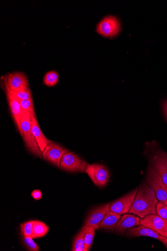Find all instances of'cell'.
Instances as JSON below:
<instances>
[{
  "mask_svg": "<svg viewBox=\"0 0 167 251\" xmlns=\"http://www.w3.org/2000/svg\"><path fill=\"white\" fill-rule=\"evenodd\" d=\"M163 107L165 115L167 120V100L164 102Z\"/></svg>",
  "mask_w": 167,
  "mask_h": 251,
  "instance_id": "83f0119b",
  "label": "cell"
},
{
  "mask_svg": "<svg viewBox=\"0 0 167 251\" xmlns=\"http://www.w3.org/2000/svg\"><path fill=\"white\" fill-rule=\"evenodd\" d=\"M69 151L53 142L48 145L42 152V157L56 167L60 168L63 155Z\"/></svg>",
  "mask_w": 167,
  "mask_h": 251,
  "instance_id": "8fae6325",
  "label": "cell"
},
{
  "mask_svg": "<svg viewBox=\"0 0 167 251\" xmlns=\"http://www.w3.org/2000/svg\"><path fill=\"white\" fill-rule=\"evenodd\" d=\"M121 26L120 22L115 16H107L103 18L97 25L96 31L107 38H113L120 32Z\"/></svg>",
  "mask_w": 167,
  "mask_h": 251,
  "instance_id": "5b68a950",
  "label": "cell"
},
{
  "mask_svg": "<svg viewBox=\"0 0 167 251\" xmlns=\"http://www.w3.org/2000/svg\"><path fill=\"white\" fill-rule=\"evenodd\" d=\"M21 126L23 140L27 149L35 155L42 158V152L32 132L30 114L27 111L24 110L21 120Z\"/></svg>",
  "mask_w": 167,
  "mask_h": 251,
  "instance_id": "7a4b0ae2",
  "label": "cell"
},
{
  "mask_svg": "<svg viewBox=\"0 0 167 251\" xmlns=\"http://www.w3.org/2000/svg\"><path fill=\"white\" fill-rule=\"evenodd\" d=\"M20 101L23 110L27 111L30 113V115L36 116L32 98L28 100H21Z\"/></svg>",
  "mask_w": 167,
  "mask_h": 251,
  "instance_id": "cb8c5ba5",
  "label": "cell"
},
{
  "mask_svg": "<svg viewBox=\"0 0 167 251\" xmlns=\"http://www.w3.org/2000/svg\"><path fill=\"white\" fill-rule=\"evenodd\" d=\"M126 235L130 237L146 236L154 238L162 242L167 249V238L160 235L150 228L145 226L139 225L137 227H133L128 231Z\"/></svg>",
  "mask_w": 167,
  "mask_h": 251,
  "instance_id": "5bb4252c",
  "label": "cell"
},
{
  "mask_svg": "<svg viewBox=\"0 0 167 251\" xmlns=\"http://www.w3.org/2000/svg\"><path fill=\"white\" fill-rule=\"evenodd\" d=\"M147 183L155 192L158 201L167 206V186L161 176L149 166L146 176Z\"/></svg>",
  "mask_w": 167,
  "mask_h": 251,
  "instance_id": "3957f363",
  "label": "cell"
},
{
  "mask_svg": "<svg viewBox=\"0 0 167 251\" xmlns=\"http://www.w3.org/2000/svg\"><path fill=\"white\" fill-rule=\"evenodd\" d=\"M48 231V226L43 222L35 221L32 228L33 239L43 237L45 236Z\"/></svg>",
  "mask_w": 167,
  "mask_h": 251,
  "instance_id": "d6986e66",
  "label": "cell"
},
{
  "mask_svg": "<svg viewBox=\"0 0 167 251\" xmlns=\"http://www.w3.org/2000/svg\"><path fill=\"white\" fill-rule=\"evenodd\" d=\"M140 225L153 230L167 238V219L157 214H150L140 220Z\"/></svg>",
  "mask_w": 167,
  "mask_h": 251,
  "instance_id": "ba28073f",
  "label": "cell"
},
{
  "mask_svg": "<svg viewBox=\"0 0 167 251\" xmlns=\"http://www.w3.org/2000/svg\"><path fill=\"white\" fill-rule=\"evenodd\" d=\"M157 213L161 217L167 219V206L163 203L158 202L156 207Z\"/></svg>",
  "mask_w": 167,
  "mask_h": 251,
  "instance_id": "484cf974",
  "label": "cell"
},
{
  "mask_svg": "<svg viewBox=\"0 0 167 251\" xmlns=\"http://www.w3.org/2000/svg\"><path fill=\"white\" fill-rule=\"evenodd\" d=\"M84 232V249L83 251H89L93 244L95 235V229L92 226L84 225L83 226Z\"/></svg>",
  "mask_w": 167,
  "mask_h": 251,
  "instance_id": "ac0fdd59",
  "label": "cell"
},
{
  "mask_svg": "<svg viewBox=\"0 0 167 251\" xmlns=\"http://www.w3.org/2000/svg\"><path fill=\"white\" fill-rule=\"evenodd\" d=\"M22 240L25 246L28 251H38L40 248L38 245L34 242L33 238L22 235Z\"/></svg>",
  "mask_w": 167,
  "mask_h": 251,
  "instance_id": "603a6c76",
  "label": "cell"
},
{
  "mask_svg": "<svg viewBox=\"0 0 167 251\" xmlns=\"http://www.w3.org/2000/svg\"><path fill=\"white\" fill-rule=\"evenodd\" d=\"M35 221H30L21 225V229L22 235L33 238L32 228Z\"/></svg>",
  "mask_w": 167,
  "mask_h": 251,
  "instance_id": "7402d4cb",
  "label": "cell"
},
{
  "mask_svg": "<svg viewBox=\"0 0 167 251\" xmlns=\"http://www.w3.org/2000/svg\"><path fill=\"white\" fill-rule=\"evenodd\" d=\"M138 189L110 203V210L119 215L126 214L129 212L134 203Z\"/></svg>",
  "mask_w": 167,
  "mask_h": 251,
  "instance_id": "52a82bcc",
  "label": "cell"
},
{
  "mask_svg": "<svg viewBox=\"0 0 167 251\" xmlns=\"http://www.w3.org/2000/svg\"><path fill=\"white\" fill-rule=\"evenodd\" d=\"M140 220L138 216L125 214L119 220L115 226V233L124 235L125 232L132 228L140 225Z\"/></svg>",
  "mask_w": 167,
  "mask_h": 251,
  "instance_id": "9a60e30c",
  "label": "cell"
},
{
  "mask_svg": "<svg viewBox=\"0 0 167 251\" xmlns=\"http://www.w3.org/2000/svg\"><path fill=\"white\" fill-rule=\"evenodd\" d=\"M120 218V215L110 211L101 223L100 227L113 232L115 230L117 223Z\"/></svg>",
  "mask_w": 167,
  "mask_h": 251,
  "instance_id": "e0dca14e",
  "label": "cell"
},
{
  "mask_svg": "<svg viewBox=\"0 0 167 251\" xmlns=\"http://www.w3.org/2000/svg\"><path fill=\"white\" fill-rule=\"evenodd\" d=\"M59 79V75L55 71H50L47 73L43 78L44 84L49 87H53L57 85Z\"/></svg>",
  "mask_w": 167,
  "mask_h": 251,
  "instance_id": "ffe728a7",
  "label": "cell"
},
{
  "mask_svg": "<svg viewBox=\"0 0 167 251\" xmlns=\"http://www.w3.org/2000/svg\"><path fill=\"white\" fill-rule=\"evenodd\" d=\"M150 163L153 169L161 176L167 186V156L162 150L156 151L150 158Z\"/></svg>",
  "mask_w": 167,
  "mask_h": 251,
  "instance_id": "30bf717a",
  "label": "cell"
},
{
  "mask_svg": "<svg viewBox=\"0 0 167 251\" xmlns=\"http://www.w3.org/2000/svg\"><path fill=\"white\" fill-rule=\"evenodd\" d=\"M6 95L9 103L12 116L17 126L20 134L23 136V131L21 126V120L23 115V110L20 101L17 97L14 91L10 90L5 85Z\"/></svg>",
  "mask_w": 167,
  "mask_h": 251,
  "instance_id": "9c48e42d",
  "label": "cell"
},
{
  "mask_svg": "<svg viewBox=\"0 0 167 251\" xmlns=\"http://www.w3.org/2000/svg\"><path fill=\"white\" fill-rule=\"evenodd\" d=\"M84 232L83 228H82L81 231L75 238L73 243L72 251H83L84 249Z\"/></svg>",
  "mask_w": 167,
  "mask_h": 251,
  "instance_id": "44dd1931",
  "label": "cell"
},
{
  "mask_svg": "<svg viewBox=\"0 0 167 251\" xmlns=\"http://www.w3.org/2000/svg\"><path fill=\"white\" fill-rule=\"evenodd\" d=\"M15 93L20 100H28L32 98L31 91L29 87L15 91Z\"/></svg>",
  "mask_w": 167,
  "mask_h": 251,
  "instance_id": "d4e9b609",
  "label": "cell"
},
{
  "mask_svg": "<svg viewBox=\"0 0 167 251\" xmlns=\"http://www.w3.org/2000/svg\"><path fill=\"white\" fill-rule=\"evenodd\" d=\"M5 85L15 92L29 87L26 75L20 72L7 75L5 78Z\"/></svg>",
  "mask_w": 167,
  "mask_h": 251,
  "instance_id": "4fadbf2b",
  "label": "cell"
},
{
  "mask_svg": "<svg viewBox=\"0 0 167 251\" xmlns=\"http://www.w3.org/2000/svg\"><path fill=\"white\" fill-rule=\"evenodd\" d=\"M88 163L72 152L64 154L61 159L60 168L69 172L85 173Z\"/></svg>",
  "mask_w": 167,
  "mask_h": 251,
  "instance_id": "277c9868",
  "label": "cell"
},
{
  "mask_svg": "<svg viewBox=\"0 0 167 251\" xmlns=\"http://www.w3.org/2000/svg\"><path fill=\"white\" fill-rule=\"evenodd\" d=\"M158 200L155 192L146 182H143L138 190L133 206L129 211L140 218L150 214H157Z\"/></svg>",
  "mask_w": 167,
  "mask_h": 251,
  "instance_id": "6da1fadb",
  "label": "cell"
},
{
  "mask_svg": "<svg viewBox=\"0 0 167 251\" xmlns=\"http://www.w3.org/2000/svg\"><path fill=\"white\" fill-rule=\"evenodd\" d=\"M85 173L93 183L100 187H105L108 183L110 175L107 168L100 164H88Z\"/></svg>",
  "mask_w": 167,
  "mask_h": 251,
  "instance_id": "8992f818",
  "label": "cell"
},
{
  "mask_svg": "<svg viewBox=\"0 0 167 251\" xmlns=\"http://www.w3.org/2000/svg\"><path fill=\"white\" fill-rule=\"evenodd\" d=\"M32 197L36 200H39L41 199L42 194L39 190H34L31 194Z\"/></svg>",
  "mask_w": 167,
  "mask_h": 251,
  "instance_id": "4316f807",
  "label": "cell"
},
{
  "mask_svg": "<svg viewBox=\"0 0 167 251\" xmlns=\"http://www.w3.org/2000/svg\"><path fill=\"white\" fill-rule=\"evenodd\" d=\"M30 117L33 133L42 152H43L46 147L53 142L48 139L44 135L40 128L36 117L32 115H30Z\"/></svg>",
  "mask_w": 167,
  "mask_h": 251,
  "instance_id": "2e32d148",
  "label": "cell"
},
{
  "mask_svg": "<svg viewBox=\"0 0 167 251\" xmlns=\"http://www.w3.org/2000/svg\"><path fill=\"white\" fill-rule=\"evenodd\" d=\"M166 155H167V153H166Z\"/></svg>",
  "mask_w": 167,
  "mask_h": 251,
  "instance_id": "f1b7e54d",
  "label": "cell"
},
{
  "mask_svg": "<svg viewBox=\"0 0 167 251\" xmlns=\"http://www.w3.org/2000/svg\"><path fill=\"white\" fill-rule=\"evenodd\" d=\"M110 211V203L101 205L94 209L87 218L85 225L98 229L105 216Z\"/></svg>",
  "mask_w": 167,
  "mask_h": 251,
  "instance_id": "7c38bea8",
  "label": "cell"
}]
</instances>
